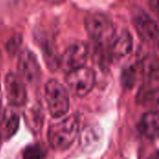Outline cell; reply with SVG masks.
I'll use <instances>...</instances> for the list:
<instances>
[{
	"instance_id": "cell-1",
	"label": "cell",
	"mask_w": 159,
	"mask_h": 159,
	"mask_svg": "<svg viewBox=\"0 0 159 159\" xmlns=\"http://www.w3.org/2000/svg\"><path fill=\"white\" fill-rule=\"evenodd\" d=\"M79 122L76 116H68L49 126L48 139L51 147L58 151L68 149L76 140Z\"/></svg>"
},
{
	"instance_id": "cell-2",
	"label": "cell",
	"mask_w": 159,
	"mask_h": 159,
	"mask_svg": "<svg viewBox=\"0 0 159 159\" xmlns=\"http://www.w3.org/2000/svg\"><path fill=\"white\" fill-rule=\"evenodd\" d=\"M85 27L89 36L100 45L110 44L116 33L110 18L99 11L90 12L86 16Z\"/></svg>"
},
{
	"instance_id": "cell-3",
	"label": "cell",
	"mask_w": 159,
	"mask_h": 159,
	"mask_svg": "<svg viewBox=\"0 0 159 159\" xmlns=\"http://www.w3.org/2000/svg\"><path fill=\"white\" fill-rule=\"evenodd\" d=\"M45 98L48 112L52 117L59 118L69 111V94L58 81L49 80L45 86Z\"/></svg>"
},
{
	"instance_id": "cell-4",
	"label": "cell",
	"mask_w": 159,
	"mask_h": 159,
	"mask_svg": "<svg viewBox=\"0 0 159 159\" xmlns=\"http://www.w3.org/2000/svg\"><path fill=\"white\" fill-rule=\"evenodd\" d=\"M65 82L71 92L77 97L87 96L94 88L95 73L89 67L82 66L67 73Z\"/></svg>"
},
{
	"instance_id": "cell-5",
	"label": "cell",
	"mask_w": 159,
	"mask_h": 159,
	"mask_svg": "<svg viewBox=\"0 0 159 159\" xmlns=\"http://www.w3.org/2000/svg\"><path fill=\"white\" fill-rule=\"evenodd\" d=\"M88 55V46L82 41H75L70 44L62 53L59 60V67L66 73L80 68L85 65Z\"/></svg>"
},
{
	"instance_id": "cell-6",
	"label": "cell",
	"mask_w": 159,
	"mask_h": 159,
	"mask_svg": "<svg viewBox=\"0 0 159 159\" xmlns=\"http://www.w3.org/2000/svg\"><path fill=\"white\" fill-rule=\"evenodd\" d=\"M6 94L9 105L19 107L25 104L27 93L22 79L14 73H8L5 79Z\"/></svg>"
},
{
	"instance_id": "cell-7",
	"label": "cell",
	"mask_w": 159,
	"mask_h": 159,
	"mask_svg": "<svg viewBox=\"0 0 159 159\" xmlns=\"http://www.w3.org/2000/svg\"><path fill=\"white\" fill-rule=\"evenodd\" d=\"M18 69L24 80L28 83H34L40 75V66L35 55L29 49H23L18 60Z\"/></svg>"
},
{
	"instance_id": "cell-8",
	"label": "cell",
	"mask_w": 159,
	"mask_h": 159,
	"mask_svg": "<svg viewBox=\"0 0 159 159\" xmlns=\"http://www.w3.org/2000/svg\"><path fill=\"white\" fill-rule=\"evenodd\" d=\"M133 23L142 40L154 42L158 36V27L157 22L145 12L140 11L134 15Z\"/></svg>"
},
{
	"instance_id": "cell-9",
	"label": "cell",
	"mask_w": 159,
	"mask_h": 159,
	"mask_svg": "<svg viewBox=\"0 0 159 159\" xmlns=\"http://www.w3.org/2000/svg\"><path fill=\"white\" fill-rule=\"evenodd\" d=\"M20 116L17 107L9 105L0 116V140L7 141L18 130Z\"/></svg>"
},
{
	"instance_id": "cell-10",
	"label": "cell",
	"mask_w": 159,
	"mask_h": 159,
	"mask_svg": "<svg viewBox=\"0 0 159 159\" xmlns=\"http://www.w3.org/2000/svg\"><path fill=\"white\" fill-rule=\"evenodd\" d=\"M133 46V40L130 33L127 30H123L118 34H114L110 42L111 53L116 57H125L130 53Z\"/></svg>"
},
{
	"instance_id": "cell-11",
	"label": "cell",
	"mask_w": 159,
	"mask_h": 159,
	"mask_svg": "<svg viewBox=\"0 0 159 159\" xmlns=\"http://www.w3.org/2000/svg\"><path fill=\"white\" fill-rule=\"evenodd\" d=\"M140 130L143 136L150 140H155L158 136V113L150 111L145 113L140 122Z\"/></svg>"
},
{
	"instance_id": "cell-12",
	"label": "cell",
	"mask_w": 159,
	"mask_h": 159,
	"mask_svg": "<svg viewBox=\"0 0 159 159\" xmlns=\"http://www.w3.org/2000/svg\"><path fill=\"white\" fill-rule=\"evenodd\" d=\"M43 113L41 106L40 107H32L28 113L25 115V120L32 131H38L41 129L43 125Z\"/></svg>"
},
{
	"instance_id": "cell-13",
	"label": "cell",
	"mask_w": 159,
	"mask_h": 159,
	"mask_svg": "<svg viewBox=\"0 0 159 159\" xmlns=\"http://www.w3.org/2000/svg\"><path fill=\"white\" fill-rule=\"evenodd\" d=\"M157 100H158L157 88L143 89L138 95V101H139V102H141L143 104L155 103L156 105H157Z\"/></svg>"
},
{
	"instance_id": "cell-14",
	"label": "cell",
	"mask_w": 159,
	"mask_h": 159,
	"mask_svg": "<svg viewBox=\"0 0 159 159\" xmlns=\"http://www.w3.org/2000/svg\"><path fill=\"white\" fill-rule=\"evenodd\" d=\"M23 159H44L45 158V151L39 144H32L27 146L23 153Z\"/></svg>"
},
{
	"instance_id": "cell-15",
	"label": "cell",
	"mask_w": 159,
	"mask_h": 159,
	"mask_svg": "<svg viewBox=\"0 0 159 159\" xmlns=\"http://www.w3.org/2000/svg\"><path fill=\"white\" fill-rule=\"evenodd\" d=\"M100 129H87L86 132L83 135V146L86 148L91 149L92 146L97 144L100 140Z\"/></svg>"
},
{
	"instance_id": "cell-16",
	"label": "cell",
	"mask_w": 159,
	"mask_h": 159,
	"mask_svg": "<svg viewBox=\"0 0 159 159\" xmlns=\"http://www.w3.org/2000/svg\"><path fill=\"white\" fill-rule=\"evenodd\" d=\"M20 43H21V37H20V35H16V36L11 37V38L7 41V46H6L8 54L14 55V54L18 51L20 46Z\"/></svg>"
},
{
	"instance_id": "cell-17",
	"label": "cell",
	"mask_w": 159,
	"mask_h": 159,
	"mask_svg": "<svg viewBox=\"0 0 159 159\" xmlns=\"http://www.w3.org/2000/svg\"><path fill=\"white\" fill-rule=\"evenodd\" d=\"M135 79H136V75H135V72H134V69L133 68L128 69L126 72H124V74L122 75L123 84L127 88L133 87V85L135 83Z\"/></svg>"
},
{
	"instance_id": "cell-18",
	"label": "cell",
	"mask_w": 159,
	"mask_h": 159,
	"mask_svg": "<svg viewBox=\"0 0 159 159\" xmlns=\"http://www.w3.org/2000/svg\"><path fill=\"white\" fill-rule=\"evenodd\" d=\"M42 1H44V2H47V3H48V4H61V3H62V2H64L65 0H42Z\"/></svg>"
},
{
	"instance_id": "cell-19",
	"label": "cell",
	"mask_w": 159,
	"mask_h": 159,
	"mask_svg": "<svg viewBox=\"0 0 159 159\" xmlns=\"http://www.w3.org/2000/svg\"><path fill=\"white\" fill-rule=\"evenodd\" d=\"M148 159H159L158 158V152L157 151H156L154 154H152L149 157H148Z\"/></svg>"
},
{
	"instance_id": "cell-20",
	"label": "cell",
	"mask_w": 159,
	"mask_h": 159,
	"mask_svg": "<svg viewBox=\"0 0 159 159\" xmlns=\"http://www.w3.org/2000/svg\"><path fill=\"white\" fill-rule=\"evenodd\" d=\"M0 112H1V98H0Z\"/></svg>"
},
{
	"instance_id": "cell-21",
	"label": "cell",
	"mask_w": 159,
	"mask_h": 159,
	"mask_svg": "<svg viewBox=\"0 0 159 159\" xmlns=\"http://www.w3.org/2000/svg\"><path fill=\"white\" fill-rule=\"evenodd\" d=\"M0 143H1V140H0Z\"/></svg>"
}]
</instances>
